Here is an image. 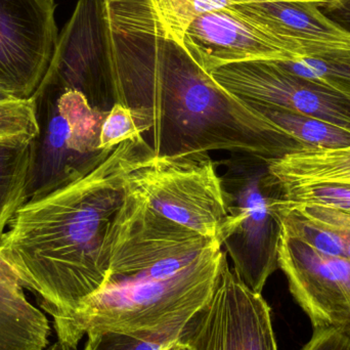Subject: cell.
<instances>
[{"label":"cell","instance_id":"obj_1","mask_svg":"<svg viewBox=\"0 0 350 350\" xmlns=\"http://www.w3.org/2000/svg\"><path fill=\"white\" fill-rule=\"evenodd\" d=\"M110 98L127 107L156 157L230 152L271 163L312 150L304 116L262 114L204 71L166 26L155 0H106Z\"/></svg>","mask_w":350,"mask_h":350},{"label":"cell","instance_id":"obj_2","mask_svg":"<svg viewBox=\"0 0 350 350\" xmlns=\"http://www.w3.org/2000/svg\"><path fill=\"white\" fill-rule=\"evenodd\" d=\"M154 156L146 139L124 142L92 172L16 212L0 254L53 322L69 318L106 287L107 236L124 200L127 177Z\"/></svg>","mask_w":350,"mask_h":350},{"label":"cell","instance_id":"obj_3","mask_svg":"<svg viewBox=\"0 0 350 350\" xmlns=\"http://www.w3.org/2000/svg\"><path fill=\"white\" fill-rule=\"evenodd\" d=\"M222 254L217 243L172 277L105 287L53 322L57 340L77 347L84 335L105 331L155 336L181 330L211 296Z\"/></svg>","mask_w":350,"mask_h":350},{"label":"cell","instance_id":"obj_4","mask_svg":"<svg viewBox=\"0 0 350 350\" xmlns=\"http://www.w3.org/2000/svg\"><path fill=\"white\" fill-rule=\"evenodd\" d=\"M226 164L228 170L221 177L230 211L218 242L245 285L261 294L279 269L281 187L262 160L232 155Z\"/></svg>","mask_w":350,"mask_h":350},{"label":"cell","instance_id":"obj_5","mask_svg":"<svg viewBox=\"0 0 350 350\" xmlns=\"http://www.w3.org/2000/svg\"><path fill=\"white\" fill-rule=\"evenodd\" d=\"M217 243L164 217L127 185L107 236L106 287L172 277Z\"/></svg>","mask_w":350,"mask_h":350},{"label":"cell","instance_id":"obj_6","mask_svg":"<svg viewBox=\"0 0 350 350\" xmlns=\"http://www.w3.org/2000/svg\"><path fill=\"white\" fill-rule=\"evenodd\" d=\"M33 98L45 108L44 117L38 116L40 133L28 201L88 174L113 152L100 149L109 111L92 106L83 94L47 88Z\"/></svg>","mask_w":350,"mask_h":350},{"label":"cell","instance_id":"obj_7","mask_svg":"<svg viewBox=\"0 0 350 350\" xmlns=\"http://www.w3.org/2000/svg\"><path fill=\"white\" fill-rule=\"evenodd\" d=\"M127 185L164 217L218 241L230 211V198L208 154L154 156L129 175Z\"/></svg>","mask_w":350,"mask_h":350},{"label":"cell","instance_id":"obj_8","mask_svg":"<svg viewBox=\"0 0 350 350\" xmlns=\"http://www.w3.org/2000/svg\"><path fill=\"white\" fill-rule=\"evenodd\" d=\"M177 340L191 350H279L271 308L230 267L224 250L211 296Z\"/></svg>","mask_w":350,"mask_h":350},{"label":"cell","instance_id":"obj_9","mask_svg":"<svg viewBox=\"0 0 350 350\" xmlns=\"http://www.w3.org/2000/svg\"><path fill=\"white\" fill-rule=\"evenodd\" d=\"M110 80L106 0H78L71 18L59 34L49 71L37 94L47 88L74 90L83 94L92 106L112 107Z\"/></svg>","mask_w":350,"mask_h":350},{"label":"cell","instance_id":"obj_10","mask_svg":"<svg viewBox=\"0 0 350 350\" xmlns=\"http://www.w3.org/2000/svg\"><path fill=\"white\" fill-rule=\"evenodd\" d=\"M211 76L247 105L286 109L350 131V98L288 71L277 61L230 64Z\"/></svg>","mask_w":350,"mask_h":350},{"label":"cell","instance_id":"obj_11","mask_svg":"<svg viewBox=\"0 0 350 350\" xmlns=\"http://www.w3.org/2000/svg\"><path fill=\"white\" fill-rule=\"evenodd\" d=\"M53 0H0V88L34 98L57 46Z\"/></svg>","mask_w":350,"mask_h":350},{"label":"cell","instance_id":"obj_12","mask_svg":"<svg viewBox=\"0 0 350 350\" xmlns=\"http://www.w3.org/2000/svg\"><path fill=\"white\" fill-rule=\"evenodd\" d=\"M183 43L196 63L209 74L230 64L298 59L239 4L198 16L185 30Z\"/></svg>","mask_w":350,"mask_h":350},{"label":"cell","instance_id":"obj_13","mask_svg":"<svg viewBox=\"0 0 350 350\" xmlns=\"http://www.w3.org/2000/svg\"><path fill=\"white\" fill-rule=\"evenodd\" d=\"M279 269L314 331L335 328L350 314V260L323 254L282 230Z\"/></svg>","mask_w":350,"mask_h":350},{"label":"cell","instance_id":"obj_14","mask_svg":"<svg viewBox=\"0 0 350 350\" xmlns=\"http://www.w3.org/2000/svg\"><path fill=\"white\" fill-rule=\"evenodd\" d=\"M51 327L25 296L16 271L0 254V350H45Z\"/></svg>","mask_w":350,"mask_h":350},{"label":"cell","instance_id":"obj_15","mask_svg":"<svg viewBox=\"0 0 350 350\" xmlns=\"http://www.w3.org/2000/svg\"><path fill=\"white\" fill-rule=\"evenodd\" d=\"M269 172L280 183L350 185V146L291 154L269 163Z\"/></svg>","mask_w":350,"mask_h":350},{"label":"cell","instance_id":"obj_16","mask_svg":"<svg viewBox=\"0 0 350 350\" xmlns=\"http://www.w3.org/2000/svg\"><path fill=\"white\" fill-rule=\"evenodd\" d=\"M36 157V139L0 145V242L16 212L28 202Z\"/></svg>","mask_w":350,"mask_h":350},{"label":"cell","instance_id":"obj_17","mask_svg":"<svg viewBox=\"0 0 350 350\" xmlns=\"http://www.w3.org/2000/svg\"><path fill=\"white\" fill-rule=\"evenodd\" d=\"M277 62L288 71L350 98V49H335L295 61Z\"/></svg>","mask_w":350,"mask_h":350},{"label":"cell","instance_id":"obj_18","mask_svg":"<svg viewBox=\"0 0 350 350\" xmlns=\"http://www.w3.org/2000/svg\"><path fill=\"white\" fill-rule=\"evenodd\" d=\"M40 133L35 98L0 103V145H22Z\"/></svg>","mask_w":350,"mask_h":350},{"label":"cell","instance_id":"obj_19","mask_svg":"<svg viewBox=\"0 0 350 350\" xmlns=\"http://www.w3.org/2000/svg\"><path fill=\"white\" fill-rule=\"evenodd\" d=\"M280 187L282 199L287 203L317 204L340 210L350 215V185L328 183H280Z\"/></svg>","mask_w":350,"mask_h":350},{"label":"cell","instance_id":"obj_20","mask_svg":"<svg viewBox=\"0 0 350 350\" xmlns=\"http://www.w3.org/2000/svg\"><path fill=\"white\" fill-rule=\"evenodd\" d=\"M251 0H155L170 32L183 41L187 27L198 16Z\"/></svg>","mask_w":350,"mask_h":350},{"label":"cell","instance_id":"obj_21","mask_svg":"<svg viewBox=\"0 0 350 350\" xmlns=\"http://www.w3.org/2000/svg\"><path fill=\"white\" fill-rule=\"evenodd\" d=\"M180 331H172L155 336L105 331L88 335L84 350H164L178 339Z\"/></svg>","mask_w":350,"mask_h":350},{"label":"cell","instance_id":"obj_22","mask_svg":"<svg viewBox=\"0 0 350 350\" xmlns=\"http://www.w3.org/2000/svg\"><path fill=\"white\" fill-rule=\"evenodd\" d=\"M144 139L145 137L139 131L131 111L118 103L113 105L103 123L100 149L112 151L124 142Z\"/></svg>","mask_w":350,"mask_h":350},{"label":"cell","instance_id":"obj_23","mask_svg":"<svg viewBox=\"0 0 350 350\" xmlns=\"http://www.w3.org/2000/svg\"><path fill=\"white\" fill-rule=\"evenodd\" d=\"M285 202V201H284ZM287 203V202H285ZM290 204L314 218L332 234L342 253V258L350 260V215L340 210L317 204Z\"/></svg>","mask_w":350,"mask_h":350},{"label":"cell","instance_id":"obj_24","mask_svg":"<svg viewBox=\"0 0 350 350\" xmlns=\"http://www.w3.org/2000/svg\"><path fill=\"white\" fill-rule=\"evenodd\" d=\"M301 350H350V336L338 328L314 330Z\"/></svg>","mask_w":350,"mask_h":350},{"label":"cell","instance_id":"obj_25","mask_svg":"<svg viewBox=\"0 0 350 350\" xmlns=\"http://www.w3.org/2000/svg\"><path fill=\"white\" fill-rule=\"evenodd\" d=\"M321 12L350 35V0H334L320 6Z\"/></svg>","mask_w":350,"mask_h":350},{"label":"cell","instance_id":"obj_26","mask_svg":"<svg viewBox=\"0 0 350 350\" xmlns=\"http://www.w3.org/2000/svg\"><path fill=\"white\" fill-rule=\"evenodd\" d=\"M21 100L16 98L14 94L4 88H0V103L8 102V100Z\"/></svg>","mask_w":350,"mask_h":350},{"label":"cell","instance_id":"obj_27","mask_svg":"<svg viewBox=\"0 0 350 350\" xmlns=\"http://www.w3.org/2000/svg\"><path fill=\"white\" fill-rule=\"evenodd\" d=\"M335 328L340 329L343 332L347 333L349 336H350V314H347L340 323H339L338 326L335 327Z\"/></svg>","mask_w":350,"mask_h":350},{"label":"cell","instance_id":"obj_28","mask_svg":"<svg viewBox=\"0 0 350 350\" xmlns=\"http://www.w3.org/2000/svg\"><path fill=\"white\" fill-rule=\"evenodd\" d=\"M164 350H191L187 345H183L180 341L176 340L174 343L166 347Z\"/></svg>","mask_w":350,"mask_h":350},{"label":"cell","instance_id":"obj_29","mask_svg":"<svg viewBox=\"0 0 350 350\" xmlns=\"http://www.w3.org/2000/svg\"><path fill=\"white\" fill-rule=\"evenodd\" d=\"M312 1L318 3L319 5H324V4L329 3V2L334 1V0H312Z\"/></svg>","mask_w":350,"mask_h":350}]
</instances>
